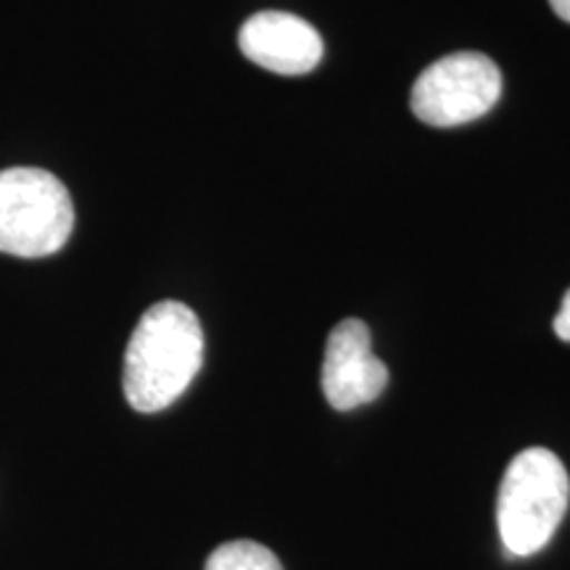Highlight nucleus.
Returning <instances> with one entry per match:
<instances>
[{"instance_id":"nucleus-1","label":"nucleus","mask_w":570,"mask_h":570,"mask_svg":"<svg viewBox=\"0 0 570 570\" xmlns=\"http://www.w3.org/2000/svg\"><path fill=\"white\" fill-rule=\"evenodd\" d=\"M204 362V331L196 312L159 302L142 312L125 352V396L132 410L161 412L185 394Z\"/></svg>"},{"instance_id":"nucleus-2","label":"nucleus","mask_w":570,"mask_h":570,"mask_svg":"<svg viewBox=\"0 0 570 570\" xmlns=\"http://www.w3.org/2000/svg\"><path fill=\"white\" fill-rule=\"evenodd\" d=\"M570 499V479L550 449L531 446L504 470L497 499L499 537L508 554L529 558L544 550L562 523Z\"/></svg>"},{"instance_id":"nucleus-3","label":"nucleus","mask_w":570,"mask_h":570,"mask_svg":"<svg viewBox=\"0 0 570 570\" xmlns=\"http://www.w3.org/2000/svg\"><path fill=\"white\" fill-rule=\"evenodd\" d=\"M75 230V204L59 177L40 167L0 173V254L42 259Z\"/></svg>"},{"instance_id":"nucleus-4","label":"nucleus","mask_w":570,"mask_h":570,"mask_svg":"<svg viewBox=\"0 0 570 570\" xmlns=\"http://www.w3.org/2000/svg\"><path fill=\"white\" fill-rule=\"evenodd\" d=\"M502 96V71L475 51L449 53L431 63L412 88V111L431 127H460L491 111Z\"/></svg>"},{"instance_id":"nucleus-5","label":"nucleus","mask_w":570,"mask_h":570,"mask_svg":"<svg viewBox=\"0 0 570 570\" xmlns=\"http://www.w3.org/2000/svg\"><path fill=\"white\" fill-rule=\"evenodd\" d=\"M320 381L327 404L338 412L375 402L389 386V367L375 356L370 327L362 320L352 317L333 327Z\"/></svg>"},{"instance_id":"nucleus-6","label":"nucleus","mask_w":570,"mask_h":570,"mask_svg":"<svg viewBox=\"0 0 570 570\" xmlns=\"http://www.w3.org/2000/svg\"><path fill=\"white\" fill-rule=\"evenodd\" d=\"M238 46L256 67L275 75H306L323 61V38L309 21L285 11H259L240 27Z\"/></svg>"},{"instance_id":"nucleus-7","label":"nucleus","mask_w":570,"mask_h":570,"mask_svg":"<svg viewBox=\"0 0 570 570\" xmlns=\"http://www.w3.org/2000/svg\"><path fill=\"white\" fill-rule=\"evenodd\" d=\"M204 570H283V566L265 544L227 541L209 554Z\"/></svg>"},{"instance_id":"nucleus-8","label":"nucleus","mask_w":570,"mask_h":570,"mask_svg":"<svg viewBox=\"0 0 570 570\" xmlns=\"http://www.w3.org/2000/svg\"><path fill=\"white\" fill-rule=\"evenodd\" d=\"M554 336H558L560 341H570V288L568 294L562 296V304H560V312L558 317H554Z\"/></svg>"},{"instance_id":"nucleus-9","label":"nucleus","mask_w":570,"mask_h":570,"mask_svg":"<svg viewBox=\"0 0 570 570\" xmlns=\"http://www.w3.org/2000/svg\"><path fill=\"white\" fill-rule=\"evenodd\" d=\"M550 6L562 21H570V0H550Z\"/></svg>"}]
</instances>
